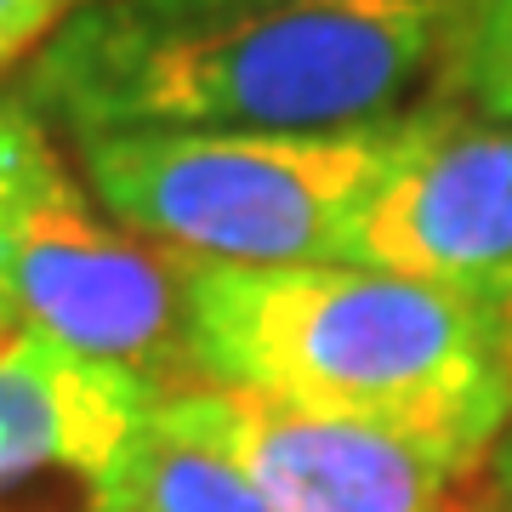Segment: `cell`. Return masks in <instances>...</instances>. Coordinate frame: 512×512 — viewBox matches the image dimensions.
<instances>
[{
    "mask_svg": "<svg viewBox=\"0 0 512 512\" xmlns=\"http://www.w3.org/2000/svg\"><path fill=\"white\" fill-rule=\"evenodd\" d=\"M399 143V114L353 131H109L74 165L97 211L188 268L348 262Z\"/></svg>",
    "mask_w": 512,
    "mask_h": 512,
    "instance_id": "obj_3",
    "label": "cell"
},
{
    "mask_svg": "<svg viewBox=\"0 0 512 512\" xmlns=\"http://www.w3.org/2000/svg\"><path fill=\"white\" fill-rule=\"evenodd\" d=\"M86 0H0V69L29 63Z\"/></svg>",
    "mask_w": 512,
    "mask_h": 512,
    "instance_id": "obj_11",
    "label": "cell"
},
{
    "mask_svg": "<svg viewBox=\"0 0 512 512\" xmlns=\"http://www.w3.org/2000/svg\"><path fill=\"white\" fill-rule=\"evenodd\" d=\"M348 262L512 308V126L450 97L399 114V143Z\"/></svg>",
    "mask_w": 512,
    "mask_h": 512,
    "instance_id": "obj_5",
    "label": "cell"
},
{
    "mask_svg": "<svg viewBox=\"0 0 512 512\" xmlns=\"http://www.w3.org/2000/svg\"><path fill=\"white\" fill-rule=\"evenodd\" d=\"M52 154H57L52 131L40 126L12 92H0V274H6V251H12L23 205H29ZM6 336H12V319H6V302H0V342Z\"/></svg>",
    "mask_w": 512,
    "mask_h": 512,
    "instance_id": "obj_10",
    "label": "cell"
},
{
    "mask_svg": "<svg viewBox=\"0 0 512 512\" xmlns=\"http://www.w3.org/2000/svg\"><path fill=\"white\" fill-rule=\"evenodd\" d=\"M154 421L222 450L274 512H444L478 473L450 444L217 382L165 393Z\"/></svg>",
    "mask_w": 512,
    "mask_h": 512,
    "instance_id": "obj_6",
    "label": "cell"
},
{
    "mask_svg": "<svg viewBox=\"0 0 512 512\" xmlns=\"http://www.w3.org/2000/svg\"><path fill=\"white\" fill-rule=\"evenodd\" d=\"M86 512H274L234 461L148 416L92 484Z\"/></svg>",
    "mask_w": 512,
    "mask_h": 512,
    "instance_id": "obj_8",
    "label": "cell"
},
{
    "mask_svg": "<svg viewBox=\"0 0 512 512\" xmlns=\"http://www.w3.org/2000/svg\"><path fill=\"white\" fill-rule=\"evenodd\" d=\"M450 0H262L143 18L86 0L12 97L46 131H353L410 109L439 74Z\"/></svg>",
    "mask_w": 512,
    "mask_h": 512,
    "instance_id": "obj_1",
    "label": "cell"
},
{
    "mask_svg": "<svg viewBox=\"0 0 512 512\" xmlns=\"http://www.w3.org/2000/svg\"><path fill=\"white\" fill-rule=\"evenodd\" d=\"M444 512H501V507H495V495H467V490H461Z\"/></svg>",
    "mask_w": 512,
    "mask_h": 512,
    "instance_id": "obj_14",
    "label": "cell"
},
{
    "mask_svg": "<svg viewBox=\"0 0 512 512\" xmlns=\"http://www.w3.org/2000/svg\"><path fill=\"white\" fill-rule=\"evenodd\" d=\"M490 495H495V507L512 512V427L495 439L490 450Z\"/></svg>",
    "mask_w": 512,
    "mask_h": 512,
    "instance_id": "obj_13",
    "label": "cell"
},
{
    "mask_svg": "<svg viewBox=\"0 0 512 512\" xmlns=\"http://www.w3.org/2000/svg\"><path fill=\"white\" fill-rule=\"evenodd\" d=\"M154 404L160 393L126 370L12 330L0 342V512L46 478H69L92 495Z\"/></svg>",
    "mask_w": 512,
    "mask_h": 512,
    "instance_id": "obj_7",
    "label": "cell"
},
{
    "mask_svg": "<svg viewBox=\"0 0 512 512\" xmlns=\"http://www.w3.org/2000/svg\"><path fill=\"white\" fill-rule=\"evenodd\" d=\"M131 12H143V18H211V12H234V6H262V0H126Z\"/></svg>",
    "mask_w": 512,
    "mask_h": 512,
    "instance_id": "obj_12",
    "label": "cell"
},
{
    "mask_svg": "<svg viewBox=\"0 0 512 512\" xmlns=\"http://www.w3.org/2000/svg\"><path fill=\"white\" fill-rule=\"evenodd\" d=\"M188 262L114 228L63 154L46 160L23 205L0 302L12 330H35L57 348L137 376L154 393L194 387L188 348Z\"/></svg>",
    "mask_w": 512,
    "mask_h": 512,
    "instance_id": "obj_4",
    "label": "cell"
},
{
    "mask_svg": "<svg viewBox=\"0 0 512 512\" xmlns=\"http://www.w3.org/2000/svg\"><path fill=\"white\" fill-rule=\"evenodd\" d=\"M188 348L200 382L399 427L473 461L512 427V308L387 268H194Z\"/></svg>",
    "mask_w": 512,
    "mask_h": 512,
    "instance_id": "obj_2",
    "label": "cell"
},
{
    "mask_svg": "<svg viewBox=\"0 0 512 512\" xmlns=\"http://www.w3.org/2000/svg\"><path fill=\"white\" fill-rule=\"evenodd\" d=\"M433 92L512 126V0H450Z\"/></svg>",
    "mask_w": 512,
    "mask_h": 512,
    "instance_id": "obj_9",
    "label": "cell"
}]
</instances>
